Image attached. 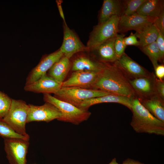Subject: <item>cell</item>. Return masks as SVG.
Listing matches in <instances>:
<instances>
[{
  "label": "cell",
  "instance_id": "cell-1",
  "mask_svg": "<svg viewBox=\"0 0 164 164\" xmlns=\"http://www.w3.org/2000/svg\"><path fill=\"white\" fill-rule=\"evenodd\" d=\"M93 89L131 98L135 97L129 78L117 61L111 64L106 63L105 67L99 72Z\"/></svg>",
  "mask_w": 164,
  "mask_h": 164
},
{
  "label": "cell",
  "instance_id": "cell-2",
  "mask_svg": "<svg viewBox=\"0 0 164 164\" xmlns=\"http://www.w3.org/2000/svg\"><path fill=\"white\" fill-rule=\"evenodd\" d=\"M131 110L133 116L130 125L136 132L164 135V122L154 116L136 97L132 98Z\"/></svg>",
  "mask_w": 164,
  "mask_h": 164
},
{
  "label": "cell",
  "instance_id": "cell-3",
  "mask_svg": "<svg viewBox=\"0 0 164 164\" xmlns=\"http://www.w3.org/2000/svg\"><path fill=\"white\" fill-rule=\"evenodd\" d=\"M45 102L50 103L56 107L62 114L58 120L78 125L87 120L91 113L88 110L81 109L69 103L60 100L50 94H43Z\"/></svg>",
  "mask_w": 164,
  "mask_h": 164
},
{
  "label": "cell",
  "instance_id": "cell-4",
  "mask_svg": "<svg viewBox=\"0 0 164 164\" xmlns=\"http://www.w3.org/2000/svg\"><path fill=\"white\" fill-rule=\"evenodd\" d=\"M29 111V104L26 102L12 99L10 109L3 119L17 134L29 138L26 128Z\"/></svg>",
  "mask_w": 164,
  "mask_h": 164
},
{
  "label": "cell",
  "instance_id": "cell-5",
  "mask_svg": "<svg viewBox=\"0 0 164 164\" xmlns=\"http://www.w3.org/2000/svg\"><path fill=\"white\" fill-rule=\"evenodd\" d=\"M110 94L96 89H87L76 87H62L54 94L53 96L63 101L79 108L84 101Z\"/></svg>",
  "mask_w": 164,
  "mask_h": 164
},
{
  "label": "cell",
  "instance_id": "cell-6",
  "mask_svg": "<svg viewBox=\"0 0 164 164\" xmlns=\"http://www.w3.org/2000/svg\"><path fill=\"white\" fill-rule=\"evenodd\" d=\"M119 18L118 16H113L106 22L98 23L94 27L87 43L89 51H92L118 34Z\"/></svg>",
  "mask_w": 164,
  "mask_h": 164
},
{
  "label": "cell",
  "instance_id": "cell-7",
  "mask_svg": "<svg viewBox=\"0 0 164 164\" xmlns=\"http://www.w3.org/2000/svg\"><path fill=\"white\" fill-rule=\"evenodd\" d=\"M29 140L17 138H4L7 158L10 164H27Z\"/></svg>",
  "mask_w": 164,
  "mask_h": 164
},
{
  "label": "cell",
  "instance_id": "cell-8",
  "mask_svg": "<svg viewBox=\"0 0 164 164\" xmlns=\"http://www.w3.org/2000/svg\"><path fill=\"white\" fill-rule=\"evenodd\" d=\"M29 111L27 123L32 121L49 122L60 118L62 114L55 106L45 102L43 105H35L29 104Z\"/></svg>",
  "mask_w": 164,
  "mask_h": 164
},
{
  "label": "cell",
  "instance_id": "cell-9",
  "mask_svg": "<svg viewBox=\"0 0 164 164\" xmlns=\"http://www.w3.org/2000/svg\"><path fill=\"white\" fill-rule=\"evenodd\" d=\"M63 39L60 49L63 56L70 59L74 54L89 50L81 42L74 32L63 22Z\"/></svg>",
  "mask_w": 164,
  "mask_h": 164
},
{
  "label": "cell",
  "instance_id": "cell-10",
  "mask_svg": "<svg viewBox=\"0 0 164 164\" xmlns=\"http://www.w3.org/2000/svg\"><path fill=\"white\" fill-rule=\"evenodd\" d=\"M63 56V53L59 49L42 58L37 65L28 75L26 78L25 85L36 81L46 73V72L53 65Z\"/></svg>",
  "mask_w": 164,
  "mask_h": 164
},
{
  "label": "cell",
  "instance_id": "cell-11",
  "mask_svg": "<svg viewBox=\"0 0 164 164\" xmlns=\"http://www.w3.org/2000/svg\"><path fill=\"white\" fill-rule=\"evenodd\" d=\"M155 75L152 73L149 76L129 79L135 96L139 100L147 99L156 94L155 89Z\"/></svg>",
  "mask_w": 164,
  "mask_h": 164
},
{
  "label": "cell",
  "instance_id": "cell-12",
  "mask_svg": "<svg viewBox=\"0 0 164 164\" xmlns=\"http://www.w3.org/2000/svg\"><path fill=\"white\" fill-rule=\"evenodd\" d=\"M100 72L87 70L74 71L67 80L62 83V87H76L94 89V85Z\"/></svg>",
  "mask_w": 164,
  "mask_h": 164
},
{
  "label": "cell",
  "instance_id": "cell-13",
  "mask_svg": "<svg viewBox=\"0 0 164 164\" xmlns=\"http://www.w3.org/2000/svg\"><path fill=\"white\" fill-rule=\"evenodd\" d=\"M154 20L136 13L130 15H122L119 17L118 32H124L132 30L137 32L144 26L153 23Z\"/></svg>",
  "mask_w": 164,
  "mask_h": 164
},
{
  "label": "cell",
  "instance_id": "cell-14",
  "mask_svg": "<svg viewBox=\"0 0 164 164\" xmlns=\"http://www.w3.org/2000/svg\"><path fill=\"white\" fill-rule=\"evenodd\" d=\"M62 83L46 73L36 81L25 85L24 89L26 91L36 93L54 94L61 88Z\"/></svg>",
  "mask_w": 164,
  "mask_h": 164
},
{
  "label": "cell",
  "instance_id": "cell-15",
  "mask_svg": "<svg viewBox=\"0 0 164 164\" xmlns=\"http://www.w3.org/2000/svg\"><path fill=\"white\" fill-rule=\"evenodd\" d=\"M117 62L129 79L148 77L152 74L125 53L119 58Z\"/></svg>",
  "mask_w": 164,
  "mask_h": 164
},
{
  "label": "cell",
  "instance_id": "cell-16",
  "mask_svg": "<svg viewBox=\"0 0 164 164\" xmlns=\"http://www.w3.org/2000/svg\"><path fill=\"white\" fill-rule=\"evenodd\" d=\"M132 98L122 96L109 94L99 97L93 98L84 101L79 108L88 110L91 106L104 103H116L121 104L131 110Z\"/></svg>",
  "mask_w": 164,
  "mask_h": 164
},
{
  "label": "cell",
  "instance_id": "cell-17",
  "mask_svg": "<svg viewBox=\"0 0 164 164\" xmlns=\"http://www.w3.org/2000/svg\"><path fill=\"white\" fill-rule=\"evenodd\" d=\"M124 9V1L104 0L98 18V23L106 22L114 15L120 17L123 15Z\"/></svg>",
  "mask_w": 164,
  "mask_h": 164
},
{
  "label": "cell",
  "instance_id": "cell-18",
  "mask_svg": "<svg viewBox=\"0 0 164 164\" xmlns=\"http://www.w3.org/2000/svg\"><path fill=\"white\" fill-rule=\"evenodd\" d=\"M116 36L103 43L92 51L95 52L99 61L104 63H111L118 60L114 48Z\"/></svg>",
  "mask_w": 164,
  "mask_h": 164
},
{
  "label": "cell",
  "instance_id": "cell-19",
  "mask_svg": "<svg viewBox=\"0 0 164 164\" xmlns=\"http://www.w3.org/2000/svg\"><path fill=\"white\" fill-rule=\"evenodd\" d=\"M106 64L87 57L81 56L73 61L71 70L73 71L87 70L99 72L105 67Z\"/></svg>",
  "mask_w": 164,
  "mask_h": 164
},
{
  "label": "cell",
  "instance_id": "cell-20",
  "mask_svg": "<svg viewBox=\"0 0 164 164\" xmlns=\"http://www.w3.org/2000/svg\"><path fill=\"white\" fill-rule=\"evenodd\" d=\"M139 100L154 116L164 122V100L156 94L149 98Z\"/></svg>",
  "mask_w": 164,
  "mask_h": 164
},
{
  "label": "cell",
  "instance_id": "cell-21",
  "mask_svg": "<svg viewBox=\"0 0 164 164\" xmlns=\"http://www.w3.org/2000/svg\"><path fill=\"white\" fill-rule=\"evenodd\" d=\"M163 10V0H147L136 13L155 20Z\"/></svg>",
  "mask_w": 164,
  "mask_h": 164
},
{
  "label": "cell",
  "instance_id": "cell-22",
  "mask_svg": "<svg viewBox=\"0 0 164 164\" xmlns=\"http://www.w3.org/2000/svg\"><path fill=\"white\" fill-rule=\"evenodd\" d=\"M70 67L69 59L63 56L56 62L49 70V76L62 83Z\"/></svg>",
  "mask_w": 164,
  "mask_h": 164
},
{
  "label": "cell",
  "instance_id": "cell-23",
  "mask_svg": "<svg viewBox=\"0 0 164 164\" xmlns=\"http://www.w3.org/2000/svg\"><path fill=\"white\" fill-rule=\"evenodd\" d=\"M139 40V47L140 48L156 41L158 32L153 23L147 24L135 33Z\"/></svg>",
  "mask_w": 164,
  "mask_h": 164
},
{
  "label": "cell",
  "instance_id": "cell-24",
  "mask_svg": "<svg viewBox=\"0 0 164 164\" xmlns=\"http://www.w3.org/2000/svg\"><path fill=\"white\" fill-rule=\"evenodd\" d=\"M140 49L148 56L155 69L158 65V62H160V52L156 42Z\"/></svg>",
  "mask_w": 164,
  "mask_h": 164
},
{
  "label": "cell",
  "instance_id": "cell-25",
  "mask_svg": "<svg viewBox=\"0 0 164 164\" xmlns=\"http://www.w3.org/2000/svg\"><path fill=\"white\" fill-rule=\"evenodd\" d=\"M0 136L3 137L4 139L17 138L28 140L29 139L15 132L3 118H0Z\"/></svg>",
  "mask_w": 164,
  "mask_h": 164
},
{
  "label": "cell",
  "instance_id": "cell-26",
  "mask_svg": "<svg viewBox=\"0 0 164 164\" xmlns=\"http://www.w3.org/2000/svg\"><path fill=\"white\" fill-rule=\"evenodd\" d=\"M147 0H127L124 1V9L123 15H130L136 12L139 7Z\"/></svg>",
  "mask_w": 164,
  "mask_h": 164
},
{
  "label": "cell",
  "instance_id": "cell-27",
  "mask_svg": "<svg viewBox=\"0 0 164 164\" xmlns=\"http://www.w3.org/2000/svg\"><path fill=\"white\" fill-rule=\"evenodd\" d=\"M12 99L7 94L0 91V118H3L7 114Z\"/></svg>",
  "mask_w": 164,
  "mask_h": 164
},
{
  "label": "cell",
  "instance_id": "cell-28",
  "mask_svg": "<svg viewBox=\"0 0 164 164\" xmlns=\"http://www.w3.org/2000/svg\"><path fill=\"white\" fill-rule=\"evenodd\" d=\"M125 36V35L123 34H117L114 41V50L118 59L125 53V50L126 48V46L123 40Z\"/></svg>",
  "mask_w": 164,
  "mask_h": 164
},
{
  "label": "cell",
  "instance_id": "cell-29",
  "mask_svg": "<svg viewBox=\"0 0 164 164\" xmlns=\"http://www.w3.org/2000/svg\"><path fill=\"white\" fill-rule=\"evenodd\" d=\"M157 30L158 34L155 42L160 52V62L163 63L164 57V35L162 34L159 30L158 29Z\"/></svg>",
  "mask_w": 164,
  "mask_h": 164
},
{
  "label": "cell",
  "instance_id": "cell-30",
  "mask_svg": "<svg viewBox=\"0 0 164 164\" xmlns=\"http://www.w3.org/2000/svg\"><path fill=\"white\" fill-rule=\"evenodd\" d=\"M155 94L164 100V80H160L156 77L155 82Z\"/></svg>",
  "mask_w": 164,
  "mask_h": 164
},
{
  "label": "cell",
  "instance_id": "cell-31",
  "mask_svg": "<svg viewBox=\"0 0 164 164\" xmlns=\"http://www.w3.org/2000/svg\"><path fill=\"white\" fill-rule=\"evenodd\" d=\"M157 29L164 35V10L154 20L153 23Z\"/></svg>",
  "mask_w": 164,
  "mask_h": 164
},
{
  "label": "cell",
  "instance_id": "cell-32",
  "mask_svg": "<svg viewBox=\"0 0 164 164\" xmlns=\"http://www.w3.org/2000/svg\"><path fill=\"white\" fill-rule=\"evenodd\" d=\"M123 40L126 46L132 45L139 46V42L137 39L135 34L132 32L128 36L124 37Z\"/></svg>",
  "mask_w": 164,
  "mask_h": 164
},
{
  "label": "cell",
  "instance_id": "cell-33",
  "mask_svg": "<svg viewBox=\"0 0 164 164\" xmlns=\"http://www.w3.org/2000/svg\"><path fill=\"white\" fill-rule=\"evenodd\" d=\"M154 70L156 77L160 80H163L164 78V65L163 64L158 65Z\"/></svg>",
  "mask_w": 164,
  "mask_h": 164
},
{
  "label": "cell",
  "instance_id": "cell-34",
  "mask_svg": "<svg viewBox=\"0 0 164 164\" xmlns=\"http://www.w3.org/2000/svg\"><path fill=\"white\" fill-rule=\"evenodd\" d=\"M56 2L60 15L63 19L64 22H66L65 18L61 6V3L62 2V1L61 0H57L56 1Z\"/></svg>",
  "mask_w": 164,
  "mask_h": 164
},
{
  "label": "cell",
  "instance_id": "cell-35",
  "mask_svg": "<svg viewBox=\"0 0 164 164\" xmlns=\"http://www.w3.org/2000/svg\"><path fill=\"white\" fill-rule=\"evenodd\" d=\"M122 164H144L138 161L128 158L124 161Z\"/></svg>",
  "mask_w": 164,
  "mask_h": 164
},
{
  "label": "cell",
  "instance_id": "cell-36",
  "mask_svg": "<svg viewBox=\"0 0 164 164\" xmlns=\"http://www.w3.org/2000/svg\"><path fill=\"white\" fill-rule=\"evenodd\" d=\"M109 164H120L118 163L117 162L116 159V158H115L112 159V161L110 162V163Z\"/></svg>",
  "mask_w": 164,
  "mask_h": 164
}]
</instances>
